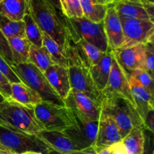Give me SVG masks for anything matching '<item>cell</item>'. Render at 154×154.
Returning a JSON list of instances; mask_svg holds the SVG:
<instances>
[{"label":"cell","instance_id":"cell-1","mask_svg":"<svg viewBox=\"0 0 154 154\" xmlns=\"http://www.w3.org/2000/svg\"><path fill=\"white\" fill-rule=\"evenodd\" d=\"M0 126L11 132L34 135L45 130L36 118L34 109L11 99L0 104Z\"/></svg>","mask_w":154,"mask_h":154},{"label":"cell","instance_id":"cell-2","mask_svg":"<svg viewBox=\"0 0 154 154\" xmlns=\"http://www.w3.org/2000/svg\"><path fill=\"white\" fill-rule=\"evenodd\" d=\"M29 12L42 32L52 38L64 50L69 20L59 14L45 0H31Z\"/></svg>","mask_w":154,"mask_h":154},{"label":"cell","instance_id":"cell-3","mask_svg":"<svg viewBox=\"0 0 154 154\" xmlns=\"http://www.w3.org/2000/svg\"><path fill=\"white\" fill-rule=\"evenodd\" d=\"M102 111L115 121L122 138L134 128L144 127V122L135 107L124 97L105 96L102 102Z\"/></svg>","mask_w":154,"mask_h":154},{"label":"cell","instance_id":"cell-4","mask_svg":"<svg viewBox=\"0 0 154 154\" xmlns=\"http://www.w3.org/2000/svg\"><path fill=\"white\" fill-rule=\"evenodd\" d=\"M11 67L20 79L21 82L35 91L43 102L66 106L64 101L51 87L43 72L34 65L25 63L17 65L13 64Z\"/></svg>","mask_w":154,"mask_h":154},{"label":"cell","instance_id":"cell-5","mask_svg":"<svg viewBox=\"0 0 154 154\" xmlns=\"http://www.w3.org/2000/svg\"><path fill=\"white\" fill-rule=\"evenodd\" d=\"M0 149L13 154L37 152L54 154L52 150L36 135L11 132L0 126Z\"/></svg>","mask_w":154,"mask_h":154},{"label":"cell","instance_id":"cell-6","mask_svg":"<svg viewBox=\"0 0 154 154\" xmlns=\"http://www.w3.org/2000/svg\"><path fill=\"white\" fill-rule=\"evenodd\" d=\"M64 51L68 59L69 66H83L89 69L98 64L105 54L82 38L77 37L72 39L69 36L66 39Z\"/></svg>","mask_w":154,"mask_h":154},{"label":"cell","instance_id":"cell-7","mask_svg":"<svg viewBox=\"0 0 154 154\" xmlns=\"http://www.w3.org/2000/svg\"><path fill=\"white\" fill-rule=\"evenodd\" d=\"M34 112L45 130L63 132L75 123L72 112L66 106L42 102L35 107Z\"/></svg>","mask_w":154,"mask_h":154},{"label":"cell","instance_id":"cell-8","mask_svg":"<svg viewBox=\"0 0 154 154\" xmlns=\"http://www.w3.org/2000/svg\"><path fill=\"white\" fill-rule=\"evenodd\" d=\"M72 27L70 37L72 39L81 37L89 43L106 53L110 49L104 26V22L95 23L84 17L69 19Z\"/></svg>","mask_w":154,"mask_h":154},{"label":"cell","instance_id":"cell-9","mask_svg":"<svg viewBox=\"0 0 154 154\" xmlns=\"http://www.w3.org/2000/svg\"><path fill=\"white\" fill-rule=\"evenodd\" d=\"M72 112V111H71ZM73 126L63 131L66 136L72 141L77 149L83 150L94 146L99 126V120L88 121L72 113Z\"/></svg>","mask_w":154,"mask_h":154},{"label":"cell","instance_id":"cell-10","mask_svg":"<svg viewBox=\"0 0 154 154\" xmlns=\"http://www.w3.org/2000/svg\"><path fill=\"white\" fill-rule=\"evenodd\" d=\"M66 108L84 120L88 121L99 120L102 112V104L84 93L71 90L64 99Z\"/></svg>","mask_w":154,"mask_h":154},{"label":"cell","instance_id":"cell-11","mask_svg":"<svg viewBox=\"0 0 154 154\" xmlns=\"http://www.w3.org/2000/svg\"><path fill=\"white\" fill-rule=\"evenodd\" d=\"M123 27L124 42L121 48L146 44L154 30V24L149 20L120 18Z\"/></svg>","mask_w":154,"mask_h":154},{"label":"cell","instance_id":"cell-12","mask_svg":"<svg viewBox=\"0 0 154 154\" xmlns=\"http://www.w3.org/2000/svg\"><path fill=\"white\" fill-rule=\"evenodd\" d=\"M69 80L72 90L84 93L102 104L104 96L98 90L92 79L90 69L83 66H69Z\"/></svg>","mask_w":154,"mask_h":154},{"label":"cell","instance_id":"cell-13","mask_svg":"<svg viewBox=\"0 0 154 154\" xmlns=\"http://www.w3.org/2000/svg\"><path fill=\"white\" fill-rule=\"evenodd\" d=\"M104 97L110 96H120L128 99L135 106L129 78L125 71L119 65L113 55L111 72L108 84L105 90L102 91Z\"/></svg>","mask_w":154,"mask_h":154},{"label":"cell","instance_id":"cell-14","mask_svg":"<svg viewBox=\"0 0 154 154\" xmlns=\"http://www.w3.org/2000/svg\"><path fill=\"white\" fill-rule=\"evenodd\" d=\"M113 55L126 75L137 69L144 70L146 60L145 44L128 48H120L112 51Z\"/></svg>","mask_w":154,"mask_h":154},{"label":"cell","instance_id":"cell-15","mask_svg":"<svg viewBox=\"0 0 154 154\" xmlns=\"http://www.w3.org/2000/svg\"><path fill=\"white\" fill-rule=\"evenodd\" d=\"M120 129L117 123L109 115L102 111L99 120L97 135L93 147L102 148L122 141Z\"/></svg>","mask_w":154,"mask_h":154},{"label":"cell","instance_id":"cell-16","mask_svg":"<svg viewBox=\"0 0 154 154\" xmlns=\"http://www.w3.org/2000/svg\"><path fill=\"white\" fill-rule=\"evenodd\" d=\"M103 22L110 49L114 51L121 48L124 42V35L121 21L113 3L108 5Z\"/></svg>","mask_w":154,"mask_h":154},{"label":"cell","instance_id":"cell-17","mask_svg":"<svg viewBox=\"0 0 154 154\" xmlns=\"http://www.w3.org/2000/svg\"><path fill=\"white\" fill-rule=\"evenodd\" d=\"M44 75L54 91L64 101L72 90L69 68L54 64L44 72Z\"/></svg>","mask_w":154,"mask_h":154},{"label":"cell","instance_id":"cell-18","mask_svg":"<svg viewBox=\"0 0 154 154\" xmlns=\"http://www.w3.org/2000/svg\"><path fill=\"white\" fill-rule=\"evenodd\" d=\"M36 136L52 150L54 154H69L78 150L72 141L63 132L43 130Z\"/></svg>","mask_w":154,"mask_h":154},{"label":"cell","instance_id":"cell-19","mask_svg":"<svg viewBox=\"0 0 154 154\" xmlns=\"http://www.w3.org/2000/svg\"><path fill=\"white\" fill-rule=\"evenodd\" d=\"M128 78L135 107L144 122L147 113L153 108L152 102L153 96L144 87H141L132 77L128 76Z\"/></svg>","mask_w":154,"mask_h":154},{"label":"cell","instance_id":"cell-20","mask_svg":"<svg viewBox=\"0 0 154 154\" xmlns=\"http://www.w3.org/2000/svg\"><path fill=\"white\" fill-rule=\"evenodd\" d=\"M113 5L119 17L149 20V16L143 6L141 0H117L114 1Z\"/></svg>","mask_w":154,"mask_h":154},{"label":"cell","instance_id":"cell-21","mask_svg":"<svg viewBox=\"0 0 154 154\" xmlns=\"http://www.w3.org/2000/svg\"><path fill=\"white\" fill-rule=\"evenodd\" d=\"M112 59V50L109 49L105 53L102 60L98 64L92 66L90 69L92 79L98 90L102 93L108 84L110 72H111Z\"/></svg>","mask_w":154,"mask_h":154},{"label":"cell","instance_id":"cell-22","mask_svg":"<svg viewBox=\"0 0 154 154\" xmlns=\"http://www.w3.org/2000/svg\"><path fill=\"white\" fill-rule=\"evenodd\" d=\"M11 87V99L23 106L34 109L38 104L43 102L42 98L35 91L23 83H14Z\"/></svg>","mask_w":154,"mask_h":154},{"label":"cell","instance_id":"cell-23","mask_svg":"<svg viewBox=\"0 0 154 154\" xmlns=\"http://www.w3.org/2000/svg\"><path fill=\"white\" fill-rule=\"evenodd\" d=\"M31 0H3L0 2V14L13 21H21L29 13Z\"/></svg>","mask_w":154,"mask_h":154},{"label":"cell","instance_id":"cell-24","mask_svg":"<svg viewBox=\"0 0 154 154\" xmlns=\"http://www.w3.org/2000/svg\"><path fill=\"white\" fill-rule=\"evenodd\" d=\"M144 127H136L130 131L121 142L128 154H142L144 150Z\"/></svg>","mask_w":154,"mask_h":154},{"label":"cell","instance_id":"cell-25","mask_svg":"<svg viewBox=\"0 0 154 154\" xmlns=\"http://www.w3.org/2000/svg\"><path fill=\"white\" fill-rule=\"evenodd\" d=\"M14 64L27 63L31 44L26 38L14 37L8 38Z\"/></svg>","mask_w":154,"mask_h":154},{"label":"cell","instance_id":"cell-26","mask_svg":"<svg viewBox=\"0 0 154 154\" xmlns=\"http://www.w3.org/2000/svg\"><path fill=\"white\" fill-rule=\"evenodd\" d=\"M84 17L95 23L104 20L108 5L100 4L98 0H80Z\"/></svg>","mask_w":154,"mask_h":154},{"label":"cell","instance_id":"cell-27","mask_svg":"<svg viewBox=\"0 0 154 154\" xmlns=\"http://www.w3.org/2000/svg\"><path fill=\"white\" fill-rule=\"evenodd\" d=\"M43 47L47 50L54 64L69 68V62L63 48L52 38L44 32Z\"/></svg>","mask_w":154,"mask_h":154},{"label":"cell","instance_id":"cell-28","mask_svg":"<svg viewBox=\"0 0 154 154\" xmlns=\"http://www.w3.org/2000/svg\"><path fill=\"white\" fill-rule=\"evenodd\" d=\"M27 63L34 65L43 73L48 68L54 65L49 54L43 46L38 48L34 45H31L30 47Z\"/></svg>","mask_w":154,"mask_h":154},{"label":"cell","instance_id":"cell-29","mask_svg":"<svg viewBox=\"0 0 154 154\" xmlns=\"http://www.w3.org/2000/svg\"><path fill=\"white\" fill-rule=\"evenodd\" d=\"M0 31L7 39L14 37L26 38L23 21H13L2 14H0Z\"/></svg>","mask_w":154,"mask_h":154},{"label":"cell","instance_id":"cell-30","mask_svg":"<svg viewBox=\"0 0 154 154\" xmlns=\"http://www.w3.org/2000/svg\"><path fill=\"white\" fill-rule=\"evenodd\" d=\"M23 21L25 24V36L27 40L32 45L38 48L43 46V32L34 20L30 12L25 15Z\"/></svg>","mask_w":154,"mask_h":154},{"label":"cell","instance_id":"cell-31","mask_svg":"<svg viewBox=\"0 0 154 154\" xmlns=\"http://www.w3.org/2000/svg\"><path fill=\"white\" fill-rule=\"evenodd\" d=\"M62 11L69 19L84 17L80 0H60Z\"/></svg>","mask_w":154,"mask_h":154},{"label":"cell","instance_id":"cell-32","mask_svg":"<svg viewBox=\"0 0 154 154\" xmlns=\"http://www.w3.org/2000/svg\"><path fill=\"white\" fill-rule=\"evenodd\" d=\"M127 76L132 77L141 87H144L153 96L154 93V80L147 73L146 71L137 69L130 72Z\"/></svg>","mask_w":154,"mask_h":154},{"label":"cell","instance_id":"cell-33","mask_svg":"<svg viewBox=\"0 0 154 154\" xmlns=\"http://www.w3.org/2000/svg\"><path fill=\"white\" fill-rule=\"evenodd\" d=\"M0 72L5 75L6 78L10 81L11 84L21 83L20 79L18 78L15 72L12 70L8 63L0 56Z\"/></svg>","mask_w":154,"mask_h":154},{"label":"cell","instance_id":"cell-34","mask_svg":"<svg viewBox=\"0 0 154 154\" xmlns=\"http://www.w3.org/2000/svg\"><path fill=\"white\" fill-rule=\"evenodd\" d=\"M0 56L8 63L10 66L14 64L8 42L1 31H0Z\"/></svg>","mask_w":154,"mask_h":154},{"label":"cell","instance_id":"cell-35","mask_svg":"<svg viewBox=\"0 0 154 154\" xmlns=\"http://www.w3.org/2000/svg\"><path fill=\"white\" fill-rule=\"evenodd\" d=\"M95 149L98 154H128L121 141L108 147Z\"/></svg>","mask_w":154,"mask_h":154},{"label":"cell","instance_id":"cell-36","mask_svg":"<svg viewBox=\"0 0 154 154\" xmlns=\"http://www.w3.org/2000/svg\"><path fill=\"white\" fill-rule=\"evenodd\" d=\"M144 150L142 154H154V135L144 127Z\"/></svg>","mask_w":154,"mask_h":154},{"label":"cell","instance_id":"cell-37","mask_svg":"<svg viewBox=\"0 0 154 154\" xmlns=\"http://www.w3.org/2000/svg\"><path fill=\"white\" fill-rule=\"evenodd\" d=\"M11 84L10 81L0 72V93L5 99H11Z\"/></svg>","mask_w":154,"mask_h":154},{"label":"cell","instance_id":"cell-38","mask_svg":"<svg viewBox=\"0 0 154 154\" xmlns=\"http://www.w3.org/2000/svg\"><path fill=\"white\" fill-rule=\"evenodd\" d=\"M144 71H146L147 73L154 80V52L148 50L147 48Z\"/></svg>","mask_w":154,"mask_h":154},{"label":"cell","instance_id":"cell-39","mask_svg":"<svg viewBox=\"0 0 154 154\" xmlns=\"http://www.w3.org/2000/svg\"><path fill=\"white\" fill-rule=\"evenodd\" d=\"M144 127L152 132L154 135V108L147 113L144 120Z\"/></svg>","mask_w":154,"mask_h":154},{"label":"cell","instance_id":"cell-40","mask_svg":"<svg viewBox=\"0 0 154 154\" xmlns=\"http://www.w3.org/2000/svg\"><path fill=\"white\" fill-rule=\"evenodd\" d=\"M144 9L147 11V14L149 16V20L152 23L154 24V4L150 3L146 0H141Z\"/></svg>","mask_w":154,"mask_h":154},{"label":"cell","instance_id":"cell-41","mask_svg":"<svg viewBox=\"0 0 154 154\" xmlns=\"http://www.w3.org/2000/svg\"><path fill=\"white\" fill-rule=\"evenodd\" d=\"M45 1L46 2H48L51 7L54 8L56 10V11H57L59 14L61 15V16H65V15L63 14V11H62L61 5H60V0H45Z\"/></svg>","mask_w":154,"mask_h":154},{"label":"cell","instance_id":"cell-42","mask_svg":"<svg viewBox=\"0 0 154 154\" xmlns=\"http://www.w3.org/2000/svg\"><path fill=\"white\" fill-rule=\"evenodd\" d=\"M69 154H98L96 152V149L93 147H90L88 148L83 149V150H75V151L72 152Z\"/></svg>","mask_w":154,"mask_h":154},{"label":"cell","instance_id":"cell-43","mask_svg":"<svg viewBox=\"0 0 154 154\" xmlns=\"http://www.w3.org/2000/svg\"><path fill=\"white\" fill-rule=\"evenodd\" d=\"M98 2H99L100 4L108 5L112 4V3L114 2V0H98Z\"/></svg>","mask_w":154,"mask_h":154},{"label":"cell","instance_id":"cell-44","mask_svg":"<svg viewBox=\"0 0 154 154\" xmlns=\"http://www.w3.org/2000/svg\"><path fill=\"white\" fill-rule=\"evenodd\" d=\"M147 43H150L151 45H154V30L153 31V32L150 35V36H149Z\"/></svg>","mask_w":154,"mask_h":154},{"label":"cell","instance_id":"cell-45","mask_svg":"<svg viewBox=\"0 0 154 154\" xmlns=\"http://www.w3.org/2000/svg\"><path fill=\"white\" fill-rule=\"evenodd\" d=\"M145 45H146V48H147V49L154 52V45H151V44H150V43H146Z\"/></svg>","mask_w":154,"mask_h":154},{"label":"cell","instance_id":"cell-46","mask_svg":"<svg viewBox=\"0 0 154 154\" xmlns=\"http://www.w3.org/2000/svg\"><path fill=\"white\" fill-rule=\"evenodd\" d=\"M0 154H13V153H10V152L7 151V150H2V149H0Z\"/></svg>","mask_w":154,"mask_h":154},{"label":"cell","instance_id":"cell-47","mask_svg":"<svg viewBox=\"0 0 154 154\" xmlns=\"http://www.w3.org/2000/svg\"><path fill=\"white\" fill-rule=\"evenodd\" d=\"M5 100V98L3 97V96H2V95L1 93H0V104H1L2 102H4Z\"/></svg>","mask_w":154,"mask_h":154},{"label":"cell","instance_id":"cell-48","mask_svg":"<svg viewBox=\"0 0 154 154\" xmlns=\"http://www.w3.org/2000/svg\"><path fill=\"white\" fill-rule=\"evenodd\" d=\"M21 154H42V153H37V152H26V153H23Z\"/></svg>","mask_w":154,"mask_h":154},{"label":"cell","instance_id":"cell-49","mask_svg":"<svg viewBox=\"0 0 154 154\" xmlns=\"http://www.w3.org/2000/svg\"><path fill=\"white\" fill-rule=\"evenodd\" d=\"M146 1H147V2H149L153 3V4H154V0H146Z\"/></svg>","mask_w":154,"mask_h":154},{"label":"cell","instance_id":"cell-50","mask_svg":"<svg viewBox=\"0 0 154 154\" xmlns=\"http://www.w3.org/2000/svg\"><path fill=\"white\" fill-rule=\"evenodd\" d=\"M152 102H153V108H154V98H153V101H152Z\"/></svg>","mask_w":154,"mask_h":154},{"label":"cell","instance_id":"cell-51","mask_svg":"<svg viewBox=\"0 0 154 154\" xmlns=\"http://www.w3.org/2000/svg\"><path fill=\"white\" fill-rule=\"evenodd\" d=\"M153 98H154V93H153Z\"/></svg>","mask_w":154,"mask_h":154},{"label":"cell","instance_id":"cell-52","mask_svg":"<svg viewBox=\"0 0 154 154\" xmlns=\"http://www.w3.org/2000/svg\"><path fill=\"white\" fill-rule=\"evenodd\" d=\"M2 1H3V0H0V2H2Z\"/></svg>","mask_w":154,"mask_h":154},{"label":"cell","instance_id":"cell-53","mask_svg":"<svg viewBox=\"0 0 154 154\" xmlns=\"http://www.w3.org/2000/svg\"><path fill=\"white\" fill-rule=\"evenodd\" d=\"M114 1H117V0H114Z\"/></svg>","mask_w":154,"mask_h":154}]
</instances>
